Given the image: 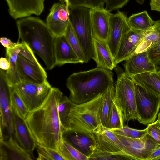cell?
<instances>
[{
	"label": "cell",
	"instance_id": "obj_26",
	"mask_svg": "<svg viewBox=\"0 0 160 160\" xmlns=\"http://www.w3.org/2000/svg\"><path fill=\"white\" fill-rule=\"evenodd\" d=\"M14 48L6 49V56L10 63V68L6 72L7 77L10 86L12 87L21 81L17 66V59L20 51L19 41Z\"/></svg>",
	"mask_w": 160,
	"mask_h": 160
},
{
	"label": "cell",
	"instance_id": "obj_14",
	"mask_svg": "<svg viewBox=\"0 0 160 160\" xmlns=\"http://www.w3.org/2000/svg\"><path fill=\"white\" fill-rule=\"evenodd\" d=\"M10 15L16 19L32 14L39 15L44 9V0H5Z\"/></svg>",
	"mask_w": 160,
	"mask_h": 160
},
{
	"label": "cell",
	"instance_id": "obj_27",
	"mask_svg": "<svg viewBox=\"0 0 160 160\" xmlns=\"http://www.w3.org/2000/svg\"><path fill=\"white\" fill-rule=\"evenodd\" d=\"M131 29L145 32L154 25L153 20L146 11L132 14L128 19Z\"/></svg>",
	"mask_w": 160,
	"mask_h": 160
},
{
	"label": "cell",
	"instance_id": "obj_8",
	"mask_svg": "<svg viewBox=\"0 0 160 160\" xmlns=\"http://www.w3.org/2000/svg\"><path fill=\"white\" fill-rule=\"evenodd\" d=\"M12 87L22 99L29 112L42 104L52 88L48 80L42 84L21 81Z\"/></svg>",
	"mask_w": 160,
	"mask_h": 160
},
{
	"label": "cell",
	"instance_id": "obj_1",
	"mask_svg": "<svg viewBox=\"0 0 160 160\" xmlns=\"http://www.w3.org/2000/svg\"><path fill=\"white\" fill-rule=\"evenodd\" d=\"M63 94L59 88L52 87L42 104L29 112L25 119L37 144L57 150L64 132L58 111Z\"/></svg>",
	"mask_w": 160,
	"mask_h": 160
},
{
	"label": "cell",
	"instance_id": "obj_50",
	"mask_svg": "<svg viewBox=\"0 0 160 160\" xmlns=\"http://www.w3.org/2000/svg\"><path fill=\"white\" fill-rule=\"evenodd\" d=\"M61 3L63 5H66L63 0H59Z\"/></svg>",
	"mask_w": 160,
	"mask_h": 160
},
{
	"label": "cell",
	"instance_id": "obj_23",
	"mask_svg": "<svg viewBox=\"0 0 160 160\" xmlns=\"http://www.w3.org/2000/svg\"><path fill=\"white\" fill-rule=\"evenodd\" d=\"M32 158L12 137L0 140V160H31Z\"/></svg>",
	"mask_w": 160,
	"mask_h": 160
},
{
	"label": "cell",
	"instance_id": "obj_46",
	"mask_svg": "<svg viewBox=\"0 0 160 160\" xmlns=\"http://www.w3.org/2000/svg\"><path fill=\"white\" fill-rule=\"evenodd\" d=\"M155 66L156 71H160V61L155 64Z\"/></svg>",
	"mask_w": 160,
	"mask_h": 160
},
{
	"label": "cell",
	"instance_id": "obj_15",
	"mask_svg": "<svg viewBox=\"0 0 160 160\" xmlns=\"http://www.w3.org/2000/svg\"><path fill=\"white\" fill-rule=\"evenodd\" d=\"M62 138L89 158L97 150V142L94 133L68 130L63 132Z\"/></svg>",
	"mask_w": 160,
	"mask_h": 160
},
{
	"label": "cell",
	"instance_id": "obj_4",
	"mask_svg": "<svg viewBox=\"0 0 160 160\" xmlns=\"http://www.w3.org/2000/svg\"><path fill=\"white\" fill-rule=\"evenodd\" d=\"M103 94L84 103H73L69 115V128L67 131L93 133L94 130L101 124Z\"/></svg>",
	"mask_w": 160,
	"mask_h": 160
},
{
	"label": "cell",
	"instance_id": "obj_34",
	"mask_svg": "<svg viewBox=\"0 0 160 160\" xmlns=\"http://www.w3.org/2000/svg\"><path fill=\"white\" fill-rule=\"evenodd\" d=\"M38 160H64L58 150L37 144Z\"/></svg>",
	"mask_w": 160,
	"mask_h": 160
},
{
	"label": "cell",
	"instance_id": "obj_5",
	"mask_svg": "<svg viewBox=\"0 0 160 160\" xmlns=\"http://www.w3.org/2000/svg\"><path fill=\"white\" fill-rule=\"evenodd\" d=\"M91 9L82 7L69 6V19L84 52L86 63L92 58L93 37L91 20Z\"/></svg>",
	"mask_w": 160,
	"mask_h": 160
},
{
	"label": "cell",
	"instance_id": "obj_28",
	"mask_svg": "<svg viewBox=\"0 0 160 160\" xmlns=\"http://www.w3.org/2000/svg\"><path fill=\"white\" fill-rule=\"evenodd\" d=\"M58 151L64 160H89V157L78 151L63 138Z\"/></svg>",
	"mask_w": 160,
	"mask_h": 160
},
{
	"label": "cell",
	"instance_id": "obj_7",
	"mask_svg": "<svg viewBox=\"0 0 160 160\" xmlns=\"http://www.w3.org/2000/svg\"><path fill=\"white\" fill-rule=\"evenodd\" d=\"M122 145V149L112 154L126 159L147 160L152 151L160 144L148 134L141 138H130L116 134Z\"/></svg>",
	"mask_w": 160,
	"mask_h": 160
},
{
	"label": "cell",
	"instance_id": "obj_24",
	"mask_svg": "<svg viewBox=\"0 0 160 160\" xmlns=\"http://www.w3.org/2000/svg\"><path fill=\"white\" fill-rule=\"evenodd\" d=\"M93 44V53L92 58L95 62L97 67L112 70L117 64L107 42L94 38Z\"/></svg>",
	"mask_w": 160,
	"mask_h": 160
},
{
	"label": "cell",
	"instance_id": "obj_35",
	"mask_svg": "<svg viewBox=\"0 0 160 160\" xmlns=\"http://www.w3.org/2000/svg\"><path fill=\"white\" fill-rule=\"evenodd\" d=\"M111 130L116 134L134 138H142L147 134V128L143 130H139L132 128L127 125Z\"/></svg>",
	"mask_w": 160,
	"mask_h": 160
},
{
	"label": "cell",
	"instance_id": "obj_17",
	"mask_svg": "<svg viewBox=\"0 0 160 160\" xmlns=\"http://www.w3.org/2000/svg\"><path fill=\"white\" fill-rule=\"evenodd\" d=\"M112 14L104 8L91 9V20L94 38L107 42Z\"/></svg>",
	"mask_w": 160,
	"mask_h": 160
},
{
	"label": "cell",
	"instance_id": "obj_21",
	"mask_svg": "<svg viewBox=\"0 0 160 160\" xmlns=\"http://www.w3.org/2000/svg\"><path fill=\"white\" fill-rule=\"evenodd\" d=\"M144 33L131 29L124 37L114 58L117 64L125 61L134 54L144 37Z\"/></svg>",
	"mask_w": 160,
	"mask_h": 160
},
{
	"label": "cell",
	"instance_id": "obj_25",
	"mask_svg": "<svg viewBox=\"0 0 160 160\" xmlns=\"http://www.w3.org/2000/svg\"><path fill=\"white\" fill-rule=\"evenodd\" d=\"M134 82L148 92L160 97V79L155 72H147L132 78Z\"/></svg>",
	"mask_w": 160,
	"mask_h": 160
},
{
	"label": "cell",
	"instance_id": "obj_30",
	"mask_svg": "<svg viewBox=\"0 0 160 160\" xmlns=\"http://www.w3.org/2000/svg\"><path fill=\"white\" fill-rule=\"evenodd\" d=\"M73 103L66 96H63L59 102L58 111L59 119L64 132L69 128V115Z\"/></svg>",
	"mask_w": 160,
	"mask_h": 160
},
{
	"label": "cell",
	"instance_id": "obj_37",
	"mask_svg": "<svg viewBox=\"0 0 160 160\" xmlns=\"http://www.w3.org/2000/svg\"><path fill=\"white\" fill-rule=\"evenodd\" d=\"M19 48L20 51L18 55L35 65L38 66H42L36 58L34 52L26 43L21 42L20 43Z\"/></svg>",
	"mask_w": 160,
	"mask_h": 160
},
{
	"label": "cell",
	"instance_id": "obj_39",
	"mask_svg": "<svg viewBox=\"0 0 160 160\" xmlns=\"http://www.w3.org/2000/svg\"><path fill=\"white\" fill-rule=\"evenodd\" d=\"M147 133L160 144V122L157 119L148 125Z\"/></svg>",
	"mask_w": 160,
	"mask_h": 160
},
{
	"label": "cell",
	"instance_id": "obj_10",
	"mask_svg": "<svg viewBox=\"0 0 160 160\" xmlns=\"http://www.w3.org/2000/svg\"><path fill=\"white\" fill-rule=\"evenodd\" d=\"M135 87L138 121L142 124L148 125L155 121L158 115L160 108V97L135 83Z\"/></svg>",
	"mask_w": 160,
	"mask_h": 160
},
{
	"label": "cell",
	"instance_id": "obj_6",
	"mask_svg": "<svg viewBox=\"0 0 160 160\" xmlns=\"http://www.w3.org/2000/svg\"><path fill=\"white\" fill-rule=\"evenodd\" d=\"M114 100L122 109L124 122L138 120L137 112L135 82L132 78L125 72L118 73L115 86Z\"/></svg>",
	"mask_w": 160,
	"mask_h": 160
},
{
	"label": "cell",
	"instance_id": "obj_3",
	"mask_svg": "<svg viewBox=\"0 0 160 160\" xmlns=\"http://www.w3.org/2000/svg\"><path fill=\"white\" fill-rule=\"evenodd\" d=\"M113 76L111 70L98 67L72 74L66 82L69 99L79 104L94 98L113 85Z\"/></svg>",
	"mask_w": 160,
	"mask_h": 160
},
{
	"label": "cell",
	"instance_id": "obj_32",
	"mask_svg": "<svg viewBox=\"0 0 160 160\" xmlns=\"http://www.w3.org/2000/svg\"><path fill=\"white\" fill-rule=\"evenodd\" d=\"M115 94V87L113 85L102 94L101 122V124L104 127L105 126L112 101L114 99Z\"/></svg>",
	"mask_w": 160,
	"mask_h": 160
},
{
	"label": "cell",
	"instance_id": "obj_19",
	"mask_svg": "<svg viewBox=\"0 0 160 160\" xmlns=\"http://www.w3.org/2000/svg\"><path fill=\"white\" fill-rule=\"evenodd\" d=\"M17 62L21 81L42 84L47 81V73L42 66L35 65L18 54Z\"/></svg>",
	"mask_w": 160,
	"mask_h": 160
},
{
	"label": "cell",
	"instance_id": "obj_16",
	"mask_svg": "<svg viewBox=\"0 0 160 160\" xmlns=\"http://www.w3.org/2000/svg\"><path fill=\"white\" fill-rule=\"evenodd\" d=\"M15 138L20 146L34 158L36 142L25 119L20 117L11 108Z\"/></svg>",
	"mask_w": 160,
	"mask_h": 160
},
{
	"label": "cell",
	"instance_id": "obj_12",
	"mask_svg": "<svg viewBox=\"0 0 160 160\" xmlns=\"http://www.w3.org/2000/svg\"><path fill=\"white\" fill-rule=\"evenodd\" d=\"M147 52L155 64L160 61V20L155 21L153 26L144 33V37L136 49L138 53Z\"/></svg>",
	"mask_w": 160,
	"mask_h": 160
},
{
	"label": "cell",
	"instance_id": "obj_2",
	"mask_svg": "<svg viewBox=\"0 0 160 160\" xmlns=\"http://www.w3.org/2000/svg\"><path fill=\"white\" fill-rule=\"evenodd\" d=\"M19 40L26 43L43 60L46 68L52 69L55 66L54 46L55 37L46 23L40 19L30 17L16 22Z\"/></svg>",
	"mask_w": 160,
	"mask_h": 160
},
{
	"label": "cell",
	"instance_id": "obj_29",
	"mask_svg": "<svg viewBox=\"0 0 160 160\" xmlns=\"http://www.w3.org/2000/svg\"><path fill=\"white\" fill-rule=\"evenodd\" d=\"M124 123L122 110L115 102L114 99L105 127L110 130L120 128L124 126Z\"/></svg>",
	"mask_w": 160,
	"mask_h": 160
},
{
	"label": "cell",
	"instance_id": "obj_40",
	"mask_svg": "<svg viewBox=\"0 0 160 160\" xmlns=\"http://www.w3.org/2000/svg\"><path fill=\"white\" fill-rule=\"evenodd\" d=\"M106 7L105 8L109 12L122 8L129 0H104Z\"/></svg>",
	"mask_w": 160,
	"mask_h": 160
},
{
	"label": "cell",
	"instance_id": "obj_41",
	"mask_svg": "<svg viewBox=\"0 0 160 160\" xmlns=\"http://www.w3.org/2000/svg\"><path fill=\"white\" fill-rule=\"evenodd\" d=\"M0 42L1 44L6 49H12L15 48L18 45V42L15 43L10 39L5 37L0 38Z\"/></svg>",
	"mask_w": 160,
	"mask_h": 160
},
{
	"label": "cell",
	"instance_id": "obj_11",
	"mask_svg": "<svg viewBox=\"0 0 160 160\" xmlns=\"http://www.w3.org/2000/svg\"><path fill=\"white\" fill-rule=\"evenodd\" d=\"M128 18L122 12L118 11L112 14L110 18V29L107 43L114 58L124 37L131 30Z\"/></svg>",
	"mask_w": 160,
	"mask_h": 160
},
{
	"label": "cell",
	"instance_id": "obj_33",
	"mask_svg": "<svg viewBox=\"0 0 160 160\" xmlns=\"http://www.w3.org/2000/svg\"><path fill=\"white\" fill-rule=\"evenodd\" d=\"M11 108L21 118L25 119L29 111L24 102L12 87L10 97Z\"/></svg>",
	"mask_w": 160,
	"mask_h": 160
},
{
	"label": "cell",
	"instance_id": "obj_49",
	"mask_svg": "<svg viewBox=\"0 0 160 160\" xmlns=\"http://www.w3.org/2000/svg\"><path fill=\"white\" fill-rule=\"evenodd\" d=\"M158 121L160 122V112H159L158 113Z\"/></svg>",
	"mask_w": 160,
	"mask_h": 160
},
{
	"label": "cell",
	"instance_id": "obj_9",
	"mask_svg": "<svg viewBox=\"0 0 160 160\" xmlns=\"http://www.w3.org/2000/svg\"><path fill=\"white\" fill-rule=\"evenodd\" d=\"M12 87L8 82L6 72L0 69V139H5L11 137L16 139L13 124L10 97Z\"/></svg>",
	"mask_w": 160,
	"mask_h": 160
},
{
	"label": "cell",
	"instance_id": "obj_45",
	"mask_svg": "<svg viewBox=\"0 0 160 160\" xmlns=\"http://www.w3.org/2000/svg\"><path fill=\"white\" fill-rule=\"evenodd\" d=\"M65 3V5L66 7V9L68 13L69 14V0H64Z\"/></svg>",
	"mask_w": 160,
	"mask_h": 160
},
{
	"label": "cell",
	"instance_id": "obj_42",
	"mask_svg": "<svg viewBox=\"0 0 160 160\" xmlns=\"http://www.w3.org/2000/svg\"><path fill=\"white\" fill-rule=\"evenodd\" d=\"M160 160V145L152 151L147 160Z\"/></svg>",
	"mask_w": 160,
	"mask_h": 160
},
{
	"label": "cell",
	"instance_id": "obj_18",
	"mask_svg": "<svg viewBox=\"0 0 160 160\" xmlns=\"http://www.w3.org/2000/svg\"><path fill=\"white\" fill-rule=\"evenodd\" d=\"M93 132L96 140V151L113 153L122 149V144L116 135L101 124L94 130Z\"/></svg>",
	"mask_w": 160,
	"mask_h": 160
},
{
	"label": "cell",
	"instance_id": "obj_13",
	"mask_svg": "<svg viewBox=\"0 0 160 160\" xmlns=\"http://www.w3.org/2000/svg\"><path fill=\"white\" fill-rule=\"evenodd\" d=\"M66 5L53 4L46 19V24L55 37L64 35L70 20Z\"/></svg>",
	"mask_w": 160,
	"mask_h": 160
},
{
	"label": "cell",
	"instance_id": "obj_38",
	"mask_svg": "<svg viewBox=\"0 0 160 160\" xmlns=\"http://www.w3.org/2000/svg\"><path fill=\"white\" fill-rule=\"evenodd\" d=\"M126 159L124 157L111 152L100 151H96L90 157L89 160H122Z\"/></svg>",
	"mask_w": 160,
	"mask_h": 160
},
{
	"label": "cell",
	"instance_id": "obj_44",
	"mask_svg": "<svg viewBox=\"0 0 160 160\" xmlns=\"http://www.w3.org/2000/svg\"><path fill=\"white\" fill-rule=\"evenodd\" d=\"M150 5L151 10L160 12V0H150Z\"/></svg>",
	"mask_w": 160,
	"mask_h": 160
},
{
	"label": "cell",
	"instance_id": "obj_47",
	"mask_svg": "<svg viewBox=\"0 0 160 160\" xmlns=\"http://www.w3.org/2000/svg\"><path fill=\"white\" fill-rule=\"evenodd\" d=\"M136 2L140 4H143L144 3L145 0H136Z\"/></svg>",
	"mask_w": 160,
	"mask_h": 160
},
{
	"label": "cell",
	"instance_id": "obj_20",
	"mask_svg": "<svg viewBox=\"0 0 160 160\" xmlns=\"http://www.w3.org/2000/svg\"><path fill=\"white\" fill-rule=\"evenodd\" d=\"M125 61V72L131 78L143 73L156 71L155 64L149 58L147 51L134 54Z\"/></svg>",
	"mask_w": 160,
	"mask_h": 160
},
{
	"label": "cell",
	"instance_id": "obj_43",
	"mask_svg": "<svg viewBox=\"0 0 160 160\" xmlns=\"http://www.w3.org/2000/svg\"><path fill=\"white\" fill-rule=\"evenodd\" d=\"M10 68V63L6 58L2 57L0 59V68L3 70H8Z\"/></svg>",
	"mask_w": 160,
	"mask_h": 160
},
{
	"label": "cell",
	"instance_id": "obj_48",
	"mask_svg": "<svg viewBox=\"0 0 160 160\" xmlns=\"http://www.w3.org/2000/svg\"><path fill=\"white\" fill-rule=\"evenodd\" d=\"M155 72L158 77L160 79V71H156Z\"/></svg>",
	"mask_w": 160,
	"mask_h": 160
},
{
	"label": "cell",
	"instance_id": "obj_36",
	"mask_svg": "<svg viewBox=\"0 0 160 160\" xmlns=\"http://www.w3.org/2000/svg\"><path fill=\"white\" fill-rule=\"evenodd\" d=\"M104 0H69V6L82 7L90 9L104 8Z\"/></svg>",
	"mask_w": 160,
	"mask_h": 160
},
{
	"label": "cell",
	"instance_id": "obj_31",
	"mask_svg": "<svg viewBox=\"0 0 160 160\" xmlns=\"http://www.w3.org/2000/svg\"><path fill=\"white\" fill-rule=\"evenodd\" d=\"M64 35L82 63H86L85 57L79 40L70 21Z\"/></svg>",
	"mask_w": 160,
	"mask_h": 160
},
{
	"label": "cell",
	"instance_id": "obj_22",
	"mask_svg": "<svg viewBox=\"0 0 160 160\" xmlns=\"http://www.w3.org/2000/svg\"><path fill=\"white\" fill-rule=\"evenodd\" d=\"M56 65L66 63H82L65 35L55 37L54 46Z\"/></svg>",
	"mask_w": 160,
	"mask_h": 160
}]
</instances>
